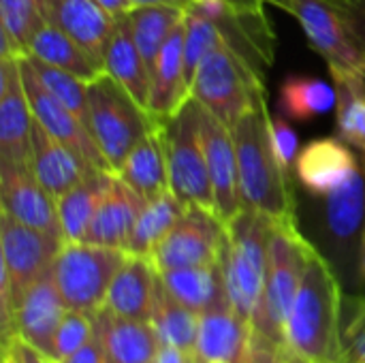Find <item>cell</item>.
Masks as SVG:
<instances>
[{"mask_svg":"<svg viewBox=\"0 0 365 363\" xmlns=\"http://www.w3.org/2000/svg\"><path fill=\"white\" fill-rule=\"evenodd\" d=\"M342 317L340 280L312 244L287 321L284 363H342Z\"/></svg>","mask_w":365,"mask_h":363,"instance_id":"1","label":"cell"},{"mask_svg":"<svg viewBox=\"0 0 365 363\" xmlns=\"http://www.w3.org/2000/svg\"><path fill=\"white\" fill-rule=\"evenodd\" d=\"M265 88L257 92L252 105L231 128L237 154L242 205L261 212L276 223L297 220L295 193L289 169L280 163L272 131Z\"/></svg>","mask_w":365,"mask_h":363,"instance_id":"2","label":"cell"},{"mask_svg":"<svg viewBox=\"0 0 365 363\" xmlns=\"http://www.w3.org/2000/svg\"><path fill=\"white\" fill-rule=\"evenodd\" d=\"M312 242L302 233L299 223H276L267 252V274L259 304L250 319L248 363H274L284 359L287 321L306 270Z\"/></svg>","mask_w":365,"mask_h":363,"instance_id":"3","label":"cell"},{"mask_svg":"<svg viewBox=\"0 0 365 363\" xmlns=\"http://www.w3.org/2000/svg\"><path fill=\"white\" fill-rule=\"evenodd\" d=\"M274 229V218L248 208H242L240 214L225 223L222 272L227 302L248 323L263 291Z\"/></svg>","mask_w":365,"mask_h":363,"instance_id":"4","label":"cell"},{"mask_svg":"<svg viewBox=\"0 0 365 363\" xmlns=\"http://www.w3.org/2000/svg\"><path fill=\"white\" fill-rule=\"evenodd\" d=\"M259 90L261 75L227 39L205 53L190 81V98L229 128L246 113Z\"/></svg>","mask_w":365,"mask_h":363,"instance_id":"5","label":"cell"},{"mask_svg":"<svg viewBox=\"0 0 365 363\" xmlns=\"http://www.w3.org/2000/svg\"><path fill=\"white\" fill-rule=\"evenodd\" d=\"M169 173V188L184 205L214 212V188L210 180L205 148L199 126V103L188 101L173 118H156Z\"/></svg>","mask_w":365,"mask_h":363,"instance_id":"6","label":"cell"},{"mask_svg":"<svg viewBox=\"0 0 365 363\" xmlns=\"http://www.w3.org/2000/svg\"><path fill=\"white\" fill-rule=\"evenodd\" d=\"M88 105L90 133L118 173L130 150L152 131L154 118L107 73L88 83Z\"/></svg>","mask_w":365,"mask_h":363,"instance_id":"7","label":"cell"},{"mask_svg":"<svg viewBox=\"0 0 365 363\" xmlns=\"http://www.w3.org/2000/svg\"><path fill=\"white\" fill-rule=\"evenodd\" d=\"M128 252L88 242H64L51 276L68 310L94 315L103 308L107 291Z\"/></svg>","mask_w":365,"mask_h":363,"instance_id":"8","label":"cell"},{"mask_svg":"<svg viewBox=\"0 0 365 363\" xmlns=\"http://www.w3.org/2000/svg\"><path fill=\"white\" fill-rule=\"evenodd\" d=\"M225 223L210 210L186 205L182 218L156 244L150 259L158 272L201 267L222 261Z\"/></svg>","mask_w":365,"mask_h":363,"instance_id":"9","label":"cell"},{"mask_svg":"<svg viewBox=\"0 0 365 363\" xmlns=\"http://www.w3.org/2000/svg\"><path fill=\"white\" fill-rule=\"evenodd\" d=\"M293 15L308 43L323 56L327 68H344L365 77V56L355 45L344 19L327 0H263Z\"/></svg>","mask_w":365,"mask_h":363,"instance_id":"10","label":"cell"},{"mask_svg":"<svg viewBox=\"0 0 365 363\" xmlns=\"http://www.w3.org/2000/svg\"><path fill=\"white\" fill-rule=\"evenodd\" d=\"M19 71L26 88V96L32 109L34 120L56 139H60L64 145H68L75 154H79L92 169L103 173H113L111 165L103 156L101 148L96 145L92 133L77 120L75 113H71L41 81L36 75L32 62L28 56L19 58Z\"/></svg>","mask_w":365,"mask_h":363,"instance_id":"11","label":"cell"},{"mask_svg":"<svg viewBox=\"0 0 365 363\" xmlns=\"http://www.w3.org/2000/svg\"><path fill=\"white\" fill-rule=\"evenodd\" d=\"M62 244L0 210V265L11 276L15 304L32 282L51 272Z\"/></svg>","mask_w":365,"mask_h":363,"instance_id":"12","label":"cell"},{"mask_svg":"<svg viewBox=\"0 0 365 363\" xmlns=\"http://www.w3.org/2000/svg\"><path fill=\"white\" fill-rule=\"evenodd\" d=\"M0 210L19 223L64 242L56 199L24 165L0 158Z\"/></svg>","mask_w":365,"mask_h":363,"instance_id":"13","label":"cell"},{"mask_svg":"<svg viewBox=\"0 0 365 363\" xmlns=\"http://www.w3.org/2000/svg\"><path fill=\"white\" fill-rule=\"evenodd\" d=\"M199 126H201V139H203L207 169H210V180L214 188V214L222 223H227L244 208L242 193H240L235 141L231 128L201 105H199Z\"/></svg>","mask_w":365,"mask_h":363,"instance_id":"14","label":"cell"},{"mask_svg":"<svg viewBox=\"0 0 365 363\" xmlns=\"http://www.w3.org/2000/svg\"><path fill=\"white\" fill-rule=\"evenodd\" d=\"M34 116L26 96L19 60L0 58V158L30 169Z\"/></svg>","mask_w":365,"mask_h":363,"instance_id":"15","label":"cell"},{"mask_svg":"<svg viewBox=\"0 0 365 363\" xmlns=\"http://www.w3.org/2000/svg\"><path fill=\"white\" fill-rule=\"evenodd\" d=\"M68 312L51 272L32 282L15 304L13 336L51 357L56 332Z\"/></svg>","mask_w":365,"mask_h":363,"instance_id":"16","label":"cell"},{"mask_svg":"<svg viewBox=\"0 0 365 363\" xmlns=\"http://www.w3.org/2000/svg\"><path fill=\"white\" fill-rule=\"evenodd\" d=\"M41 9L49 24L75 39L105 71V56L118 19H113L96 0H41Z\"/></svg>","mask_w":365,"mask_h":363,"instance_id":"17","label":"cell"},{"mask_svg":"<svg viewBox=\"0 0 365 363\" xmlns=\"http://www.w3.org/2000/svg\"><path fill=\"white\" fill-rule=\"evenodd\" d=\"M250 342V323L225 304L199 315V334L192 362L248 363Z\"/></svg>","mask_w":365,"mask_h":363,"instance_id":"18","label":"cell"},{"mask_svg":"<svg viewBox=\"0 0 365 363\" xmlns=\"http://www.w3.org/2000/svg\"><path fill=\"white\" fill-rule=\"evenodd\" d=\"M359 167L361 158H357V154L340 137H321L310 141L302 148L295 160L297 180L317 197H325L342 186Z\"/></svg>","mask_w":365,"mask_h":363,"instance_id":"19","label":"cell"},{"mask_svg":"<svg viewBox=\"0 0 365 363\" xmlns=\"http://www.w3.org/2000/svg\"><path fill=\"white\" fill-rule=\"evenodd\" d=\"M30 171L56 201L64 193L75 188L81 180H86L90 173H96V169H92L79 154H75L60 139L49 135L36 120L32 124Z\"/></svg>","mask_w":365,"mask_h":363,"instance_id":"20","label":"cell"},{"mask_svg":"<svg viewBox=\"0 0 365 363\" xmlns=\"http://www.w3.org/2000/svg\"><path fill=\"white\" fill-rule=\"evenodd\" d=\"M92 321L107 363L156 362L160 338L150 321L124 319L107 308H98L92 315Z\"/></svg>","mask_w":365,"mask_h":363,"instance_id":"21","label":"cell"},{"mask_svg":"<svg viewBox=\"0 0 365 363\" xmlns=\"http://www.w3.org/2000/svg\"><path fill=\"white\" fill-rule=\"evenodd\" d=\"M158 287L160 274L152 259L128 252L107 291L103 308L124 319L150 321Z\"/></svg>","mask_w":365,"mask_h":363,"instance_id":"22","label":"cell"},{"mask_svg":"<svg viewBox=\"0 0 365 363\" xmlns=\"http://www.w3.org/2000/svg\"><path fill=\"white\" fill-rule=\"evenodd\" d=\"M184 30H186V15L171 30L169 39L165 41L156 58L152 71L150 107H148L152 118H173L190 101V88L186 83V73H184Z\"/></svg>","mask_w":365,"mask_h":363,"instance_id":"23","label":"cell"},{"mask_svg":"<svg viewBox=\"0 0 365 363\" xmlns=\"http://www.w3.org/2000/svg\"><path fill=\"white\" fill-rule=\"evenodd\" d=\"M145 201L118 175H113L109 190L101 199L94 218L90 223V229L86 233L88 244L128 250L130 235L135 229V223L143 210Z\"/></svg>","mask_w":365,"mask_h":363,"instance_id":"24","label":"cell"},{"mask_svg":"<svg viewBox=\"0 0 365 363\" xmlns=\"http://www.w3.org/2000/svg\"><path fill=\"white\" fill-rule=\"evenodd\" d=\"M26 56H32L45 64L56 66V68H62V71L79 77L86 83L98 79L105 73L83 51V47L75 39H71L66 32H62L58 26L49 24L47 19L26 41Z\"/></svg>","mask_w":365,"mask_h":363,"instance_id":"25","label":"cell"},{"mask_svg":"<svg viewBox=\"0 0 365 363\" xmlns=\"http://www.w3.org/2000/svg\"><path fill=\"white\" fill-rule=\"evenodd\" d=\"M158 274H160V282L167 289V293L171 297H175L182 306L195 310L197 315L229 304L222 261L214 263V265L167 270V272H158Z\"/></svg>","mask_w":365,"mask_h":363,"instance_id":"26","label":"cell"},{"mask_svg":"<svg viewBox=\"0 0 365 363\" xmlns=\"http://www.w3.org/2000/svg\"><path fill=\"white\" fill-rule=\"evenodd\" d=\"M105 73L111 75L145 111L150 107V90H152V77L150 71L135 45L128 17H122L115 21L107 56H105ZM150 113V111H148Z\"/></svg>","mask_w":365,"mask_h":363,"instance_id":"27","label":"cell"},{"mask_svg":"<svg viewBox=\"0 0 365 363\" xmlns=\"http://www.w3.org/2000/svg\"><path fill=\"white\" fill-rule=\"evenodd\" d=\"M115 175L124 184H128L143 201H150L171 190L169 173H167V158H165L156 118H154L152 131L130 150V154L126 156V160L122 163Z\"/></svg>","mask_w":365,"mask_h":363,"instance_id":"28","label":"cell"},{"mask_svg":"<svg viewBox=\"0 0 365 363\" xmlns=\"http://www.w3.org/2000/svg\"><path fill=\"white\" fill-rule=\"evenodd\" d=\"M113 175L115 173H101V171L90 173L86 180H81L75 188H71L56 201L64 242L86 240L94 212L101 199L105 197V193L109 190Z\"/></svg>","mask_w":365,"mask_h":363,"instance_id":"29","label":"cell"},{"mask_svg":"<svg viewBox=\"0 0 365 363\" xmlns=\"http://www.w3.org/2000/svg\"><path fill=\"white\" fill-rule=\"evenodd\" d=\"M325 199V227L329 235L346 244L365 225V169L364 165Z\"/></svg>","mask_w":365,"mask_h":363,"instance_id":"30","label":"cell"},{"mask_svg":"<svg viewBox=\"0 0 365 363\" xmlns=\"http://www.w3.org/2000/svg\"><path fill=\"white\" fill-rule=\"evenodd\" d=\"M336 88V128L340 139L365 154V77L344 68H329Z\"/></svg>","mask_w":365,"mask_h":363,"instance_id":"31","label":"cell"},{"mask_svg":"<svg viewBox=\"0 0 365 363\" xmlns=\"http://www.w3.org/2000/svg\"><path fill=\"white\" fill-rule=\"evenodd\" d=\"M336 88L319 77L291 75L282 81L278 105L284 118L308 122L336 109Z\"/></svg>","mask_w":365,"mask_h":363,"instance_id":"32","label":"cell"},{"mask_svg":"<svg viewBox=\"0 0 365 363\" xmlns=\"http://www.w3.org/2000/svg\"><path fill=\"white\" fill-rule=\"evenodd\" d=\"M184 11L171 6H135L126 15L135 45L150 71V77L165 41L169 39L171 30L184 19Z\"/></svg>","mask_w":365,"mask_h":363,"instance_id":"33","label":"cell"},{"mask_svg":"<svg viewBox=\"0 0 365 363\" xmlns=\"http://www.w3.org/2000/svg\"><path fill=\"white\" fill-rule=\"evenodd\" d=\"M186 205L171 193H163L150 201H145L133 235H130V244L128 250L130 255H141V257H150L152 250L156 248V244L173 229V225L182 218Z\"/></svg>","mask_w":365,"mask_h":363,"instance_id":"34","label":"cell"},{"mask_svg":"<svg viewBox=\"0 0 365 363\" xmlns=\"http://www.w3.org/2000/svg\"><path fill=\"white\" fill-rule=\"evenodd\" d=\"M150 323L154 325L160 338V344L178 347L190 355L195 353L197 334H199V315L182 306L175 297H171L167 289L163 287V282L156 293V304H154Z\"/></svg>","mask_w":365,"mask_h":363,"instance_id":"35","label":"cell"},{"mask_svg":"<svg viewBox=\"0 0 365 363\" xmlns=\"http://www.w3.org/2000/svg\"><path fill=\"white\" fill-rule=\"evenodd\" d=\"M36 75L45 83V88L71 111L77 116V120L90 131V105H88V83L81 81L79 77L56 68L51 64H45L32 56H28Z\"/></svg>","mask_w":365,"mask_h":363,"instance_id":"36","label":"cell"},{"mask_svg":"<svg viewBox=\"0 0 365 363\" xmlns=\"http://www.w3.org/2000/svg\"><path fill=\"white\" fill-rule=\"evenodd\" d=\"M220 41H225L222 28L210 15H205L199 9H190L186 13V30H184V73H186L188 88H190V81H192V75H195L199 62Z\"/></svg>","mask_w":365,"mask_h":363,"instance_id":"37","label":"cell"},{"mask_svg":"<svg viewBox=\"0 0 365 363\" xmlns=\"http://www.w3.org/2000/svg\"><path fill=\"white\" fill-rule=\"evenodd\" d=\"M43 21L41 0H0V32L9 34L24 51L26 41Z\"/></svg>","mask_w":365,"mask_h":363,"instance_id":"38","label":"cell"},{"mask_svg":"<svg viewBox=\"0 0 365 363\" xmlns=\"http://www.w3.org/2000/svg\"><path fill=\"white\" fill-rule=\"evenodd\" d=\"M94 338V321L92 315L79 312V310H68L56 332L53 338V362H62L77 353L81 347H86Z\"/></svg>","mask_w":365,"mask_h":363,"instance_id":"39","label":"cell"},{"mask_svg":"<svg viewBox=\"0 0 365 363\" xmlns=\"http://www.w3.org/2000/svg\"><path fill=\"white\" fill-rule=\"evenodd\" d=\"M349 310L342 327V363H365V297L349 300Z\"/></svg>","mask_w":365,"mask_h":363,"instance_id":"40","label":"cell"},{"mask_svg":"<svg viewBox=\"0 0 365 363\" xmlns=\"http://www.w3.org/2000/svg\"><path fill=\"white\" fill-rule=\"evenodd\" d=\"M269 131H272V141H274V150L280 158V163L291 169V165H295L297 156H299V137L297 133L291 128V124L280 118V116H272L269 120Z\"/></svg>","mask_w":365,"mask_h":363,"instance_id":"41","label":"cell"},{"mask_svg":"<svg viewBox=\"0 0 365 363\" xmlns=\"http://www.w3.org/2000/svg\"><path fill=\"white\" fill-rule=\"evenodd\" d=\"M344 19L355 45L365 56V0H327Z\"/></svg>","mask_w":365,"mask_h":363,"instance_id":"42","label":"cell"},{"mask_svg":"<svg viewBox=\"0 0 365 363\" xmlns=\"http://www.w3.org/2000/svg\"><path fill=\"white\" fill-rule=\"evenodd\" d=\"M56 363H107V357H105V351H103V347H101V342H98V338L94 334V338L86 347H81L71 357Z\"/></svg>","mask_w":365,"mask_h":363,"instance_id":"43","label":"cell"},{"mask_svg":"<svg viewBox=\"0 0 365 363\" xmlns=\"http://www.w3.org/2000/svg\"><path fill=\"white\" fill-rule=\"evenodd\" d=\"M11 342H13V347H15V353H17V357H19V362L21 363H56L51 357H47V355H43L41 351H36L34 347H30V344H26V342H21L19 338H11Z\"/></svg>","mask_w":365,"mask_h":363,"instance_id":"44","label":"cell"},{"mask_svg":"<svg viewBox=\"0 0 365 363\" xmlns=\"http://www.w3.org/2000/svg\"><path fill=\"white\" fill-rule=\"evenodd\" d=\"M156 363H195L192 362V355L178 349V347H171V344H160L158 349V355H156Z\"/></svg>","mask_w":365,"mask_h":363,"instance_id":"45","label":"cell"},{"mask_svg":"<svg viewBox=\"0 0 365 363\" xmlns=\"http://www.w3.org/2000/svg\"><path fill=\"white\" fill-rule=\"evenodd\" d=\"M130 6H171V9H180L184 13H188L190 9L197 6V0H128Z\"/></svg>","mask_w":365,"mask_h":363,"instance_id":"46","label":"cell"},{"mask_svg":"<svg viewBox=\"0 0 365 363\" xmlns=\"http://www.w3.org/2000/svg\"><path fill=\"white\" fill-rule=\"evenodd\" d=\"M113 19H122V17H126L128 13H130V2L128 0H96Z\"/></svg>","mask_w":365,"mask_h":363,"instance_id":"47","label":"cell"},{"mask_svg":"<svg viewBox=\"0 0 365 363\" xmlns=\"http://www.w3.org/2000/svg\"><path fill=\"white\" fill-rule=\"evenodd\" d=\"M0 363H21L19 357H17V353H15V347H13L11 340L2 342V362Z\"/></svg>","mask_w":365,"mask_h":363,"instance_id":"48","label":"cell"},{"mask_svg":"<svg viewBox=\"0 0 365 363\" xmlns=\"http://www.w3.org/2000/svg\"><path fill=\"white\" fill-rule=\"evenodd\" d=\"M359 158H361V165L365 169V154H361ZM359 274H361V280L365 282V225L364 231H361V246H359Z\"/></svg>","mask_w":365,"mask_h":363,"instance_id":"49","label":"cell"},{"mask_svg":"<svg viewBox=\"0 0 365 363\" xmlns=\"http://www.w3.org/2000/svg\"><path fill=\"white\" fill-rule=\"evenodd\" d=\"M274 363H284V359H280V362H274Z\"/></svg>","mask_w":365,"mask_h":363,"instance_id":"50","label":"cell"},{"mask_svg":"<svg viewBox=\"0 0 365 363\" xmlns=\"http://www.w3.org/2000/svg\"><path fill=\"white\" fill-rule=\"evenodd\" d=\"M212 363H222V362H212Z\"/></svg>","mask_w":365,"mask_h":363,"instance_id":"51","label":"cell"},{"mask_svg":"<svg viewBox=\"0 0 365 363\" xmlns=\"http://www.w3.org/2000/svg\"><path fill=\"white\" fill-rule=\"evenodd\" d=\"M150 363H156V362H150Z\"/></svg>","mask_w":365,"mask_h":363,"instance_id":"52","label":"cell"}]
</instances>
